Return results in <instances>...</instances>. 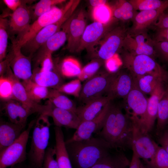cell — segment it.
I'll return each instance as SVG.
<instances>
[{
    "label": "cell",
    "mask_w": 168,
    "mask_h": 168,
    "mask_svg": "<svg viewBox=\"0 0 168 168\" xmlns=\"http://www.w3.org/2000/svg\"><path fill=\"white\" fill-rule=\"evenodd\" d=\"M112 101L103 125L96 134L113 148L124 151L132 150L133 121L128 114L123 112L122 106Z\"/></svg>",
    "instance_id": "obj_1"
},
{
    "label": "cell",
    "mask_w": 168,
    "mask_h": 168,
    "mask_svg": "<svg viewBox=\"0 0 168 168\" xmlns=\"http://www.w3.org/2000/svg\"><path fill=\"white\" fill-rule=\"evenodd\" d=\"M65 144L74 168H91L115 149L98 136Z\"/></svg>",
    "instance_id": "obj_2"
},
{
    "label": "cell",
    "mask_w": 168,
    "mask_h": 168,
    "mask_svg": "<svg viewBox=\"0 0 168 168\" xmlns=\"http://www.w3.org/2000/svg\"><path fill=\"white\" fill-rule=\"evenodd\" d=\"M49 117L45 114H40L33 126L27 158L29 163L35 168H41L47 148L51 125Z\"/></svg>",
    "instance_id": "obj_3"
},
{
    "label": "cell",
    "mask_w": 168,
    "mask_h": 168,
    "mask_svg": "<svg viewBox=\"0 0 168 168\" xmlns=\"http://www.w3.org/2000/svg\"><path fill=\"white\" fill-rule=\"evenodd\" d=\"M120 59L124 69L134 77L150 74H157L168 78V71L155 59L145 55H134L122 49Z\"/></svg>",
    "instance_id": "obj_4"
},
{
    "label": "cell",
    "mask_w": 168,
    "mask_h": 168,
    "mask_svg": "<svg viewBox=\"0 0 168 168\" xmlns=\"http://www.w3.org/2000/svg\"><path fill=\"white\" fill-rule=\"evenodd\" d=\"M35 120L31 121L20 137L0 153V168L13 166L24 162L27 159V144L30 131L33 127Z\"/></svg>",
    "instance_id": "obj_5"
},
{
    "label": "cell",
    "mask_w": 168,
    "mask_h": 168,
    "mask_svg": "<svg viewBox=\"0 0 168 168\" xmlns=\"http://www.w3.org/2000/svg\"><path fill=\"white\" fill-rule=\"evenodd\" d=\"M132 149L144 163L153 168L154 159L159 145L145 132L137 123L133 121Z\"/></svg>",
    "instance_id": "obj_6"
},
{
    "label": "cell",
    "mask_w": 168,
    "mask_h": 168,
    "mask_svg": "<svg viewBox=\"0 0 168 168\" xmlns=\"http://www.w3.org/2000/svg\"><path fill=\"white\" fill-rule=\"evenodd\" d=\"M115 72L108 71L97 73L86 80L82 86L79 101L84 104L105 96L114 76Z\"/></svg>",
    "instance_id": "obj_7"
},
{
    "label": "cell",
    "mask_w": 168,
    "mask_h": 168,
    "mask_svg": "<svg viewBox=\"0 0 168 168\" xmlns=\"http://www.w3.org/2000/svg\"><path fill=\"white\" fill-rule=\"evenodd\" d=\"M74 1L70 0L61 8L55 6L49 12L40 16L30 24L28 30L22 37L17 41H13V45L21 48L25 43L42 28L59 20L72 6Z\"/></svg>",
    "instance_id": "obj_8"
},
{
    "label": "cell",
    "mask_w": 168,
    "mask_h": 168,
    "mask_svg": "<svg viewBox=\"0 0 168 168\" xmlns=\"http://www.w3.org/2000/svg\"><path fill=\"white\" fill-rule=\"evenodd\" d=\"M78 5L74 2L63 16L58 21L42 28L21 47V50L32 56L55 33L59 31L63 24L74 13Z\"/></svg>",
    "instance_id": "obj_9"
},
{
    "label": "cell",
    "mask_w": 168,
    "mask_h": 168,
    "mask_svg": "<svg viewBox=\"0 0 168 168\" xmlns=\"http://www.w3.org/2000/svg\"><path fill=\"white\" fill-rule=\"evenodd\" d=\"M128 30L124 24H121L108 32L102 38L96 58L105 61L121 51Z\"/></svg>",
    "instance_id": "obj_10"
},
{
    "label": "cell",
    "mask_w": 168,
    "mask_h": 168,
    "mask_svg": "<svg viewBox=\"0 0 168 168\" xmlns=\"http://www.w3.org/2000/svg\"><path fill=\"white\" fill-rule=\"evenodd\" d=\"M118 21L114 18L110 22L106 24L95 21L87 26L77 52H79L84 49L89 52L93 51L94 47L99 41L108 32L117 25Z\"/></svg>",
    "instance_id": "obj_11"
},
{
    "label": "cell",
    "mask_w": 168,
    "mask_h": 168,
    "mask_svg": "<svg viewBox=\"0 0 168 168\" xmlns=\"http://www.w3.org/2000/svg\"><path fill=\"white\" fill-rule=\"evenodd\" d=\"M124 109L133 121L141 126L145 118L148 98L135 84L124 99Z\"/></svg>",
    "instance_id": "obj_12"
},
{
    "label": "cell",
    "mask_w": 168,
    "mask_h": 168,
    "mask_svg": "<svg viewBox=\"0 0 168 168\" xmlns=\"http://www.w3.org/2000/svg\"><path fill=\"white\" fill-rule=\"evenodd\" d=\"M122 49L134 55H145L155 59L156 56L152 40L145 33L132 36L127 34L123 42Z\"/></svg>",
    "instance_id": "obj_13"
},
{
    "label": "cell",
    "mask_w": 168,
    "mask_h": 168,
    "mask_svg": "<svg viewBox=\"0 0 168 168\" xmlns=\"http://www.w3.org/2000/svg\"><path fill=\"white\" fill-rule=\"evenodd\" d=\"M41 114L51 117L56 126L76 130L81 123L76 113L56 107L48 101Z\"/></svg>",
    "instance_id": "obj_14"
},
{
    "label": "cell",
    "mask_w": 168,
    "mask_h": 168,
    "mask_svg": "<svg viewBox=\"0 0 168 168\" xmlns=\"http://www.w3.org/2000/svg\"><path fill=\"white\" fill-rule=\"evenodd\" d=\"M134 85V77L127 69L115 72L114 76L106 93V96L112 100L116 98L124 99Z\"/></svg>",
    "instance_id": "obj_15"
},
{
    "label": "cell",
    "mask_w": 168,
    "mask_h": 168,
    "mask_svg": "<svg viewBox=\"0 0 168 168\" xmlns=\"http://www.w3.org/2000/svg\"><path fill=\"white\" fill-rule=\"evenodd\" d=\"M111 101L104 106L100 113L94 118L81 123L72 137L65 142L87 140L91 137L93 133H97L103 125Z\"/></svg>",
    "instance_id": "obj_16"
},
{
    "label": "cell",
    "mask_w": 168,
    "mask_h": 168,
    "mask_svg": "<svg viewBox=\"0 0 168 168\" xmlns=\"http://www.w3.org/2000/svg\"><path fill=\"white\" fill-rule=\"evenodd\" d=\"M165 10L159 9L138 12L132 21V25L128 28L127 34L134 36L147 33L148 30L154 26L160 16Z\"/></svg>",
    "instance_id": "obj_17"
},
{
    "label": "cell",
    "mask_w": 168,
    "mask_h": 168,
    "mask_svg": "<svg viewBox=\"0 0 168 168\" xmlns=\"http://www.w3.org/2000/svg\"><path fill=\"white\" fill-rule=\"evenodd\" d=\"M10 53L11 56L10 66L14 75L22 81L31 79L33 75L32 56L24 55L21 48L13 45Z\"/></svg>",
    "instance_id": "obj_18"
},
{
    "label": "cell",
    "mask_w": 168,
    "mask_h": 168,
    "mask_svg": "<svg viewBox=\"0 0 168 168\" xmlns=\"http://www.w3.org/2000/svg\"><path fill=\"white\" fill-rule=\"evenodd\" d=\"M31 15L26 6L23 4L10 15L8 20V32L17 35L15 41L22 37L28 31L30 27Z\"/></svg>",
    "instance_id": "obj_19"
},
{
    "label": "cell",
    "mask_w": 168,
    "mask_h": 168,
    "mask_svg": "<svg viewBox=\"0 0 168 168\" xmlns=\"http://www.w3.org/2000/svg\"><path fill=\"white\" fill-rule=\"evenodd\" d=\"M74 13L63 24L60 30L50 37L38 49L36 58V62L38 64H39L45 56L52 54L54 52L62 46L67 40L69 28Z\"/></svg>",
    "instance_id": "obj_20"
},
{
    "label": "cell",
    "mask_w": 168,
    "mask_h": 168,
    "mask_svg": "<svg viewBox=\"0 0 168 168\" xmlns=\"http://www.w3.org/2000/svg\"><path fill=\"white\" fill-rule=\"evenodd\" d=\"M167 83L164 82L159 83L148 98L145 118L143 124L140 126L146 133H149L153 128L157 118L159 103L164 92Z\"/></svg>",
    "instance_id": "obj_21"
},
{
    "label": "cell",
    "mask_w": 168,
    "mask_h": 168,
    "mask_svg": "<svg viewBox=\"0 0 168 168\" xmlns=\"http://www.w3.org/2000/svg\"><path fill=\"white\" fill-rule=\"evenodd\" d=\"M5 74V77L9 78L12 83L13 99L31 110L34 113L38 112L41 114L44 105L35 102L29 97L21 82L14 75L10 66L7 68Z\"/></svg>",
    "instance_id": "obj_22"
},
{
    "label": "cell",
    "mask_w": 168,
    "mask_h": 168,
    "mask_svg": "<svg viewBox=\"0 0 168 168\" xmlns=\"http://www.w3.org/2000/svg\"><path fill=\"white\" fill-rule=\"evenodd\" d=\"M86 26L84 11L81 10L78 13H74L68 35L67 48L69 52H77Z\"/></svg>",
    "instance_id": "obj_23"
},
{
    "label": "cell",
    "mask_w": 168,
    "mask_h": 168,
    "mask_svg": "<svg viewBox=\"0 0 168 168\" xmlns=\"http://www.w3.org/2000/svg\"><path fill=\"white\" fill-rule=\"evenodd\" d=\"M5 101L2 110L9 121L26 127L27 118L33 112L14 99Z\"/></svg>",
    "instance_id": "obj_24"
},
{
    "label": "cell",
    "mask_w": 168,
    "mask_h": 168,
    "mask_svg": "<svg viewBox=\"0 0 168 168\" xmlns=\"http://www.w3.org/2000/svg\"><path fill=\"white\" fill-rule=\"evenodd\" d=\"M25 127L10 121L0 123V153L16 141L25 130Z\"/></svg>",
    "instance_id": "obj_25"
},
{
    "label": "cell",
    "mask_w": 168,
    "mask_h": 168,
    "mask_svg": "<svg viewBox=\"0 0 168 168\" xmlns=\"http://www.w3.org/2000/svg\"><path fill=\"white\" fill-rule=\"evenodd\" d=\"M111 100H112L110 98L105 96L92 100L83 105L77 107L76 114L81 122L94 118Z\"/></svg>",
    "instance_id": "obj_26"
},
{
    "label": "cell",
    "mask_w": 168,
    "mask_h": 168,
    "mask_svg": "<svg viewBox=\"0 0 168 168\" xmlns=\"http://www.w3.org/2000/svg\"><path fill=\"white\" fill-rule=\"evenodd\" d=\"M124 151L114 149L91 168H128L130 161Z\"/></svg>",
    "instance_id": "obj_27"
},
{
    "label": "cell",
    "mask_w": 168,
    "mask_h": 168,
    "mask_svg": "<svg viewBox=\"0 0 168 168\" xmlns=\"http://www.w3.org/2000/svg\"><path fill=\"white\" fill-rule=\"evenodd\" d=\"M61 76L57 70L43 71L39 68L33 72L31 79L42 86L57 89L63 84Z\"/></svg>",
    "instance_id": "obj_28"
},
{
    "label": "cell",
    "mask_w": 168,
    "mask_h": 168,
    "mask_svg": "<svg viewBox=\"0 0 168 168\" xmlns=\"http://www.w3.org/2000/svg\"><path fill=\"white\" fill-rule=\"evenodd\" d=\"M134 79L135 84L138 88L145 95H150L159 83L168 82V78L157 74H148Z\"/></svg>",
    "instance_id": "obj_29"
},
{
    "label": "cell",
    "mask_w": 168,
    "mask_h": 168,
    "mask_svg": "<svg viewBox=\"0 0 168 168\" xmlns=\"http://www.w3.org/2000/svg\"><path fill=\"white\" fill-rule=\"evenodd\" d=\"M113 17L124 23L132 21L137 13L128 0L116 1L112 6L110 5Z\"/></svg>",
    "instance_id": "obj_30"
},
{
    "label": "cell",
    "mask_w": 168,
    "mask_h": 168,
    "mask_svg": "<svg viewBox=\"0 0 168 168\" xmlns=\"http://www.w3.org/2000/svg\"><path fill=\"white\" fill-rule=\"evenodd\" d=\"M156 133L159 136L164 131L168 123V82L158 104Z\"/></svg>",
    "instance_id": "obj_31"
},
{
    "label": "cell",
    "mask_w": 168,
    "mask_h": 168,
    "mask_svg": "<svg viewBox=\"0 0 168 168\" xmlns=\"http://www.w3.org/2000/svg\"><path fill=\"white\" fill-rule=\"evenodd\" d=\"M48 101L56 107L76 113L77 107L72 100L55 89H49Z\"/></svg>",
    "instance_id": "obj_32"
},
{
    "label": "cell",
    "mask_w": 168,
    "mask_h": 168,
    "mask_svg": "<svg viewBox=\"0 0 168 168\" xmlns=\"http://www.w3.org/2000/svg\"><path fill=\"white\" fill-rule=\"evenodd\" d=\"M21 83L29 97L38 103L41 100L48 99L49 89L40 86L31 79L23 81Z\"/></svg>",
    "instance_id": "obj_33"
},
{
    "label": "cell",
    "mask_w": 168,
    "mask_h": 168,
    "mask_svg": "<svg viewBox=\"0 0 168 168\" xmlns=\"http://www.w3.org/2000/svg\"><path fill=\"white\" fill-rule=\"evenodd\" d=\"M82 68L79 62L76 58L68 57L62 61L57 70L64 77H78L80 74Z\"/></svg>",
    "instance_id": "obj_34"
},
{
    "label": "cell",
    "mask_w": 168,
    "mask_h": 168,
    "mask_svg": "<svg viewBox=\"0 0 168 168\" xmlns=\"http://www.w3.org/2000/svg\"><path fill=\"white\" fill-rule=\"evenodd\" d=\"M135 11H140L168 8V0H128Z\"/></svg>",
    "instance_id": "obj_35"
},
{
    "label": "cell",
    "mask_w": 168,
    "mask_h": 168,
    "mask_svg": "<svg viewBox=\"0 0 168 168\" xmlns=\"http://www.w3.org/2000/svg\"><path fill=\"white\" fill-rule=\"evenodd\" d=\"M92 16L95 21L103 24L109 23L114 18L111 8L107 3L94 7Z\"/></svg>",
    "instance_id": "obj_36"
},
{
    "label": "cell",
    "mask_w": 168,
    "mask_h": 168,
    "mask_svg": "<svg viewBox=\"0 0 168 168\" xmlns=\"http://www.w3.org/2000/svg\"><path fill=\"white\" fill-rule=\"evenodd\" d=\"M64 0H41L35 5L32 16L35 21L39 17L50 11L55 5L62 3Z\"/></svg>",
    "instance_id": "obj_37"
},
{
    "label": "cell",
    "mask_w": 168,
    "mask_h": 168,
    "mask_svg": "<svg viewBox=\"0 0 168 168\" xmlns=\"http://www.w3.org/2000/svg\"><path fill=\"white\" fill-rule=\"evenodd\" d=\"M7 19H0V61L6 57V51L8 37V25Z\"/></svg>",
    "instance_id": "obj_38"
},
{
    "label": "cell",
    "mask_w": 168,
    "mask_h": 168,
    "mask_svg": "<svg viewBox=\"0 0 168 168\" xmlns=\"http://www.w3.org/2000/svg\"><path fill=\"white\" fill-rule=\"evenodd\" d=\"M103 60L95 58L82 68L80 74L77 77L81 81L87 80L93 77L103 63Z\"/></svg>",
    "instance_id": "obj_39"
},
{
    "label": "cell",
    "mask_w": 168,
    "mask_h": 168,
    "mask_svg": "<svg viewBox=\"0 0 168 168\" xmlns=\"http://www.w3.org/2000/svg\"><path fill=\"white\" fill-rule=\"evenodd\" d=\"M81 81L78 78L75 79L65 84H63L56 89L62 93L72 95L78 98L82 86Z\"/></svg>",
    "instance_id": "obj_40"
},
{
    "label": "cell",
    "mask_w": 168,
    "mask_h": 168,
    "mask_svg": "<svg viewBox=\"0 0 168 168\" xmlns=\"http://www.w3.org/2000/svg\"><path fill=\"white\" fill-rule=\"evenodd\" d=\"M0 97L4 100L13 99V86L11 80L6 77L0 76Z\"/></svg>",
    "instance_id": "obj_41"
},
{
    "label": "cell",
    "mask_w": 168,
    "mask_h": 168,
    "mask_svg": "<svg viewBox=\"0 0 168 168\" xmlns=\"http://www.w3.org/2000/svg\"><path fill=\"white\" fill-rule=\"evenodd\" d=\"M156 57L161 62L168 64V42H156L152 40Z\"/></svg>",
    "instance_id": "obj_42"
},
{
    "label": "cell",
    "mask_w": 168,
    "mask_h": 168,
    "mask_svg": "<svg viewBox=\"0 0 168 168\" xmlns=\"http://www.w3.org/2000/svg\"><path fill=\"white\" fill-rule=\"evenodd\" d=\"M153 168H168V153L161 146L157 147Z\"/></svg>",
    "instance_id": "obj_43"
},
{
    "label": "cell",
    "mask_w": 168,
    "mask_h": 168,
    "mask_svg": "<svg viewBox=\"0 0 168 168\" xmlns=\"http://www.w3.org/2000/svg\"><path fill=\"white\" fill-rule=\"evenodd\" d=\"M54 147H48L46 151L41 168H59L58 163L54 158Z\"/></svg>",
    "instance_id": "obj_44"
},
{
    "label": "cell",
    "mask_w": 168,
    "mask_h": 168,
    "mask_svg": "<svg viewBox=\"0 0 168 168\" xmlns=\"http://www.w3.org/2000/svg\"><path fill=\"white\" fill-rule=\"evenodd\" d=\"M122 62L117 54L105 61V66L107 71L112 73L117 72Z\"/></svg>",
    "instance_id": "obj_45"
},
{
    "label": "cell",
    "mask_w": 168,
    "mask_h": 168,
    "mask_svg": "<svg viewBox=\"0 0 168 168\" xmlns=\"http://www.w3.org/2000/svg\"><path fill=\"white\" fill-rule=\"evenodd\" d=\"M152 38V40L156 42H168V27L156 29Z\"/></svg>",
    "instance_id": "obj_46"
},
{
    "label": "cell",
    "mask_w": 168,
    "mask_h": 168,
    "mask_svg": "<svg viewBox=\"0 0 168 168\" xmlns=\"http://www.w3.org/2000/svg\"><path fill=\"white\" fill-rule=\"evenodd\" d=\"M39 64L41 68H39L41 71H51L54 68V65L52 57V54L45 56L41 60Z\"/></svg>",
    "instance_id": "obj_47"
},
{
    "label": "cell",
    "mask_w": 168,
    "mask_h": 168,
    "mask_svg": "<svg viewBox=\"0 0 168 168\" xmlns=\"http://www.w3.org/2000/svg\"><path fill=\"white\" fill-rule=\"evenodd\" d=\"M154 26L155 29L168 27V8L161 15Z\"/></svg>",
    "instance_id": "obj_48"
},
{
    "label": "cell",
    "mask_w": 168,
    "mask_h": 168,
    "mask_svg": "<svg viewBox=\"0 0 168 168\" xmlns=\"http://www.w3.org/2000/svg\"><path fill=\"white\" fill-rule=\"evenodd\" d=\"M3 1L7 7L13 12L23 4H26L27 2L19 0H4Z\"/></svg>",
    "instance_id": "obj_49"
},
{
    "label": "cell",
    "mask_w": 168,
    "mask_h": 168,
    "mask_svg": "<svg viewBox=\"0 0 168 168\" xmlns=\"http://www.w3.org/2000/svg\"><path fill=\"white\" fill-rule=\"evenodd\" d=\"M159 136V144L168 153V130L163 131Z\"/></svg>",
    "instance_id": "obj_50"
},
{
    "label": "cell",
    "mask_w": 168,
    "mask_h": 168,
    "mask_svg": "<svg viewBox=\"0 0 168 168\" xmlns=\"http://www.w3.org/2000/svg\"><path fill=\"white\" fill-rule=\"evenodd\" d=\"M11 59V56L9 53L5 58L0 62V76H4L5 73L8 67L10 66Z\"/></svg>",
    "instance_id": "obj_51"
},
{
    "label": "cell",
    "mask_w": 168,
    "mask_h": 168,
    "mask_svg": "<svg viewBox=\"0 0 168 168\" xmlns=\"http://www.w3.org/2000/svg\"><path fill=\"white\" fill-rule=\"evenodd\" d=\"M133 152L132 157L128 168H141L140 158L134 151Z\"/></svg>",
    "instance_id": "obj_52"
},
{
    "label": "cell",
    "mask_w": 168,
    "mask_h": 168,
    "mask_svg": "<svg viewBox=\"0 0 168 168\" xmlns=\"http://www.w3.org/2000/svg\"><path fill=\"white\" fill-rule=\"evenodd\" d=\"M90 5L94 7L107 4V1L104 0H91L89 1Z\"/></svg>",
    "instance_id": "obj_53"
},
{
    "label": "cell",
    "mask_w": 168,
    "mask_h": 168,
    "mask_svg": "<svg viewBox=\"0 0 168 168\" xmlns=\"http://www.w3.org/2000/svg\"><path fill=\"white\" fill-rule=\"evenodd\" d=\"M24 162L14 166V168H35L30 165L29 163V164H25Z\"/></svg>",
    "instance_id": "obj_54"
},
{
    "label": "cell",
    "mask_w": 168,
    "mask_h": 168,
    "mask_svg": "<svg viewBox=\"0 0 168 168\" xmlns=\"http://www.w3.org/2000/svg\"><path fill=\"white\" fill-rule=\"evenodd\" d=\"M141 168H150L146 164L143 163L141 161L140 164Z\"/></svg>",
    "instance_id": "obj_55"
},
{
    "label": "cell",
    "mask_w": 168,
    "mask_h": 168,
    "mask_svg": "<svg viewBox=\"0 0 168 168\" xmlns=\"http://www.w3.org/2000/svg\"><path fill=\"white\" fill-rule=\"evenodd\" d=\"M9 168H14V166L10 167Z\"/></svg>",
    "instance_id": "obj_56"
}]
</instances>
